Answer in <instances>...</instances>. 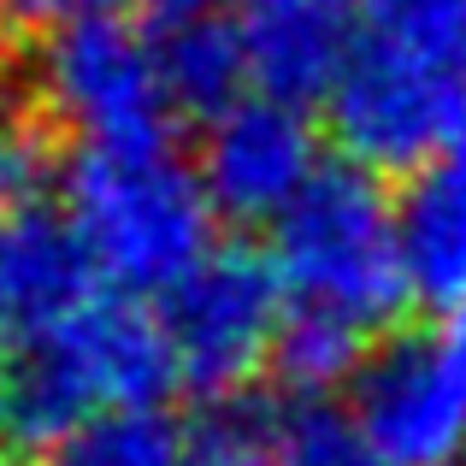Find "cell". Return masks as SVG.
I'll list each match as a JSON object with an SVG mask.
<instances>
[{
  "instance_id": "obj_16",
  "label": "cell",
  "mask_w": 466,
  "mask_h": 466,
  "mask_svg": "<svg viewBox=\"0 0 466 466\" xmlns=\"http://www.w3.org/2000/svg\"><path fill=\"white\" fill-rule=\"evenodd\" d=\"M230 0H166V12H225Z\"/></svg>"
},
{
  "instance_id": "obj_4",
  "label": "cell",
  "mask_w": 466,
  "mask_h": 466,
  "mask_svg": "<svg viewBox=\"0 0 466 466\" xmlns=\"http://www.w3.org/2000/svg\"><path fill=\"white\" fill-rule=\"evenodd\" d=\"M325 106L349 166L420 177L466 137V42L360 24V47Z\"/></svg>"
},
{
  "instance_id": "obj_3",
  "label": "cell",
  "mask_w": 466,
  "mask_h": 466,
  "mask_svg": "<svg viewBox=\"0 0 466 466\" xmlns=\"http://www.w3.org/2000/svg\"><path fill=\"white\" fill-rule=\"evenodd\" d=\"M272 272L289 296V313L325 319L378 342L413 296L401 207L378 189L366 166H325L313 189L272 225Z\"/></svg>"
},
{
  "instance_id": "obj_11",
  "label": "cell",
  "mask_w": 466,
  "mask_h": 466,
  "mask_svg": "<svg viewBox=\"0 0 466 466\" xmlns=\"http://www.w3.org/2000/svg\"><path fill=\"white\" fill-rule=\"evenodd\" d=\"M42 466H189V431L171 420L166 401L118 408L59 437Z\"/></svg>"
},
{
  "instance_id": "obj_15",
  "label": "cell",
  "mask_w": 466,
  "mask_h": 466,
  "mask_svg": "<svg viewBox=\"0 0 466 466\" xmlns=\"http://www.w3.org/2000/svg\"><path fill=\"white\" fill-rule=\"evenodd\" d=\"M437 171H443V177H449V183H455V189L466 195V137H461V142H455V148H449L443 159H437Z\"/></svg>"
},
{
  "instance_id": "obj_18",
  "label": "cell",
  "mask_w": 466,
  "mask_h": 466,
  "mask_svg": "<svg viewBox=\"0 0 466 466\" xmlns=\"http://www.w3.org/2000/svg\"><path fill=\"white\" fill-rule=\"evenodd\" d=\"M12 213H18V207H12V195H6V177H0V225H6Z\"/></svg>"
},
{
  "instance_id": "obj_20",
  "label": "cell",
  "mask_w": 466,
  "mask_h": 466,
  "mask_svg": "<svg viewBox=\"0 0 466 466\" xmlns=\"http://www.w3.org/2000/svg\"><path fill=\"white\" fill-rule=\"evenodd\" d=\"M0 466H18V461H12V455H0Z\"/></svg>"
},
{
  "instance_id": "obj_17",
  "label": "cell",
  "mask_w": 466,
  "mask_h": 466,
  "mask_svg": "<svg viewBox=\"0 0 466 466\" xmlns=\"http://www.w3.org/2000/svg\"><path fill=\"white\" fill-rule=\"evenodd\" d=\"M443 325H449V330H455V337L466 342V301H461V308H455V313H449V319H443Z\"/></svg>"
},
{
  "instance_id": "obj_2",
  "label": "cell",
  "mask_w": 466,
  "mask_h": 466,
  "mask_svg": "<svg viewBox=\"0 0 466 466\" xmlns=\"http://www.w3.org/2000/svg\"><path fill=\"white\" fill-rule=\"evenodd\" d=\"M59 189H66L71 230L118 296H171L218 248V207L207 201L201 171L166 142L77 148Z\"/></svg>"
},
{
  "instance_id": "obj_6",
  "label": "cell",
  "mask_w": 466,
  "mask_h": 466,
  "mask_svg": "<svg viewBox=\"0 0 466 466\" xmlns=\"http://www.w3.org/2000/svg\"><path fill=\"white\" fill-rule=\"evenodd\" d=\"M289 319V296L272 272V254L213 248L171 296H159L177 384L201 396H242L278 360V337Z\"/></svg>"
},
{
  "instance_id": "obj_9",
  "label": "cell",
  "mask_w": 466,
  "mask_h": 466,
  "mask_svg": "<svg viewBox=\"0 0 466 466\" xmlns=\"http://www.w3.org/2000/svg\"><path fill=\"white\" fill-rule=\"evenodd\" d=\"M254 89L278 101H330L354 47H360L366 0H242Z\"/></svg>"
},
{
  "instance_id": "obj_8",
  "label": "cell",
  "mask_w": 466,
  "mask_h": 466,
  "mask_svg": "<svg viewBox=\"0 0 466 466\" xmlns=\"http://www.w3.org/2000/svg\"><path fill=\"white\" fill-rule=\"evenodd\" d=\"M195 171H201L218 218L278 225L313 189V177L325 171V154H319V130L308 106L254 89L218 118H207Z\"/></svg>"
},
{
  "instance_id": "obj_1",
  "label": "cell",
  "mask_w": 466,
  "mask_h": 466,
  "mask_svg": "<svg viewBox=\"0 0 466 466\" xmlns=\"http://www.w3.org/2000/svg\"><path fill=\"white\" fill-rule=\"evenodd\" d=\"M177 384L159 313L101 289L83 313L0 354V443L54 449L77 425L118 408H154Z\"/></svg>"
},
{
  "instance_id": "obj_7",
  "label": "cell",
  "mask_w": 466,
  "mask_h": 466,
  "mask_svg": "<svg viewBox=\"0 0 466 466\" xmlns=\"http://www.w3.org/2000/svg\"><path fill=\"white\" fill-rule=\"evenodd\" d=\"M349 413L384 466H466V342L449 325L384 337L349 384Z\"/></svg>"
},
{
  "instance_id": "obj_19",
  "label": "cell",
  "mask_w": 466,
  "mask_h": 466,
  "mask_svg": "<svg viewBox=\"0 0 466 466\" xmlns=\"http://www.w3.org/2000/svg\"><path fill=\"white\" fill-rule=\"evenodd\" d=\"M0 54H6V0H0Z\"/></svg>"
},
{
  "instance_id": "obj_13",
  "label": "cell",
  "mask_w": 466,
  "mask_h": 466,
  "mask_svg": "<svg viewBox=\"0 0 466 466\" xmlns=\"http://www.w3.org/2000/svg\"><path fill=\"white\" fill-rule=\"evenodd\" d=\"M189 466H278V420L230 401L189 431Z\"/></svg>"
},
{
  "instance_id": "obj_14",
  "label": "cell",
  "mask_w": 466,
  "mask_h": 466,
  "mask_svg": "<svg viewBox=\"0 0 466 466\" xmlns=\"http://www.w3.org/2000/svg\"><path fill=\"white\" fill-rule=\"evenodd\" d=\"M6 6L30 24L59 30V24H83V18H125L130 0H6Z\"/></svg>"
},
{
  "instance_id": "obj_5",
  "label": "cell",
  "mask_w": 466,
  "mask_h": 466,
  "mask_svg": "<svg viewBox=\"0 0 466 466\" xmlns=\"http://www.w3.org/2000/svg\"><path fill=\"white\" fill-rule=\"evenodd\" d=\"M35 118L77 137V148H148L177 118L159 30L137 18H83L42 35L30 59Z\"/></svg>"
},
{
  "instance_id": "obj_10",
  "label": "cell",
  "mask_w": 466,
  "mask_h": 466,
  "mask_svg": "<svg viewBox=\"0 0 466 466\" xmlns=\"http://www.w3.org/2000/svg\"><path fill=\"white\" fill-rule=\"evenodd\" d=\"M159 59H166L177 113L218 118L225 106H237L254 83L242 24L225 18V12H171L166 30H159Z\"/></svg>"
},
{
  "instance_id": "obj_12",
  "label": "cell",
  "mask_w": 466,
  "mask_h": 466,
  "mask_svg": "<svg viewBox=\"0 0 466 466\" xmlns=\"http://www.w3.org/2000/svg\"><path fill=\"white\" fill-rule=\"evenodd\" d=\"M272 420H278V466H384V455L372 449V437L360 431L349 408L296 401Z\"/></svg>"
}]
</instances>
